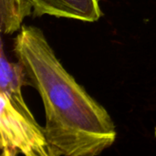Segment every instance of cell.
Wrapping results in <instances>:
<instances>
[{
	"label": "cell",
	"instance_id": "obj_1",
	"mask_svg": "<svg viewBox=\"0 0 156 156\" xmlns=\"http://www.w3.org/2000/svg\"><path fill=\"white\" fill-rule=\"evenodd\" d=\"M14 52L44 104L49 156H95L113 144L110 114L66 70L40 28L23 26Z\"/></svg>",
	"mask_w": 156,
	"mask_h": 156
},
{
	"label": "cell",
	"instance_id": "obj_2",
	"mask_svg": "<svg viewBox=\"0 0 156 156\" xmlns=\"http://www.w3.org/2000/svg\"><path fill=\"white\" fill-rule=\"evenodd\" d=\"M2 156H49L44 127L35 120L22 90L0 91Z\"/></svg>",
	"mask_w": 156,
	"mask_h": 156
},
{
	"label": "cell",
	"instance_id": "obj_3",
	"mask_svg": "<svg viewBox=\"0 0 156 156\" xmlns=\"http://www.w3.org/2000/svg\"><path fill=\"white\" fill-rule=\"evenodd\" d=\"M33 15L95 22L101 16L99 0H31Z\"/></svg>",
	"mask_w": 156,
	"mask_h": 156
},
{
	"label": "cell",
	"instance_id": "obj_4",
	"mask_svg": "<svg viewBox=\"0 0 156 156\" xmlns=\"http://www.w3.org/2000/svg\"><path fill=\"white\" fill-rule=\"evenodd\" d=\"M31 0H0V29L10 35L21 29L24 19L33 11Z\"/></svg>",
	"mask_w": 156,
	"mask_h": 156
}]
</instances>
